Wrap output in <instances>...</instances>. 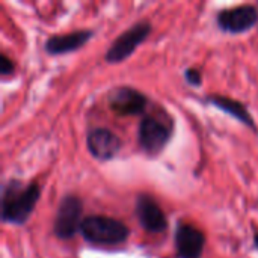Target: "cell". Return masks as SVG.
I'll use <instances>...</instances> for the list:
<instances>
[{
  "label": "cell",
  "mask_w": 258,
  "mask_h": 258,
  "mask_svg": "<svg viewBox=\"0 0 258 258\" xmlns=\"http://www.w3.org/2000/svg\"><path fill=\"white\" fill-rule=\"evenodd\" d=\"M41 189L36 183L23 186L20 181H9L2 195V219L9 224L21 225L33 212Z\"/></svg>",
  "instance_id": "cell-1"
},
{
  "label": "cell",
  "mask_w": 258,
  "mask_h": 258,
  "mask_svg": "<svg viewBox=\"0 0 258 258\" xmlns=\"http://www.w3.org/2000/svg\"><path fill=\"white\" fill-rule=\"evenodd\" d=\"M82 236L97 245H119L127 240L130 231L121 221L107 216H88L80 227Z\"/></svg>",
  "instance_id": "cell-2"
},
{
  "label": "cell",
  "mask_w": 258,
  "mask_h": 258,
  "mask_svg": "<svg viewBox=\"0 0 258 258\" xmlns=\"http://www.w3.org/2000/svg\"><path fill=\"white\" fill-rule=\"evenodd\" d=\"M151 32V26L148 21H141L135 26H132L130 29H127L125 32H122L109 47L104 59L109 63H118L125 60L135 50L138 45H141L147 36Z\"/></svg>",
  "instance_id": "cell-3"
},
{
  "label": "cell",
  "mask_w": 258,
  "mask_h": 258,
  "mask_svg": "<svg viewBox=\"0 0 258 258\" xmlns=\"http://www.w3.org/2000/svg\"><path fill=\"white\" fill-rule=\"evenodd\" d=\"M82 201L74 197L68 195L65 197L56 213L54 219V234L60 239H71L77 231H80L82 227Z\"/></svg>",
  "instance_id": "cell-4"
},
{
  "label": "cell",
  "mask_w": 258,
  "mask_h": 258,
  "mask_svg": "<svg viewBox=\"0 0 258 258\" xmlns=\"http://www.w3.org/2000/svg\"><path fill=\"white\" fill-rule=\"evenodd\" d=\"M171 136L169 127L159 118L145 116L139 125V144L148 154L160 153Z\"/></svg>",
  "instance_id": "cell-5"
},
{
  "label": "cell",
  "mask_w": 258,
  "mask_h": 258,
  "mask_svg": "<svg viewBox=\"0 0 258 258\" xmlns=\"http://www.w3.org/2000/svg\"><path fill=\"white\" fill-rule=\"evenodd\" d=\"M258 23V9L252 5H242L225 9L218 15V26L230 33H243Z\"/></svg>",
  "instance_id": "cell-6"
},
{
  "label": "cell",
  "mask_w": 258,
  "mask_h": 258,
  "mask_svg": "<svg viewBox=\"0 0 258 258\" xmlns=\"http://www.w3.org/2000/svg\"><path fill=\"white\" fill-rule=\"evenodd\" d=\"M147 104V98L142 92L128 88V86H119L115 88L109 94V106L113 112L122 116H132L139 115L144 112Z\"/></svg>",
  "instance_id": "cell-7"
},
{
  "label": "cell",
  "mask_w": 258,
  "mask_h": 258,
  "mask_svg": "<svg viewBox=\"0 0 258 258\" xmlns=\"http://www.w3.org/2000/svg\"><path fill=\"white\" fill-rule=\"evenodd\" d=\"M206 245L204 234L189 224H180L175 231V246L180 258H201Z\"/></svg>",
  "instance_id": "cell-8"
},
{
  "label": "cell",
  "mask_w": 258,
  "mask_h": 258,
  "mask_svg": "<svg viewBox=\"0 0 258 258\" xmlns=\"http://www.w3.org/2000/svg\"><path fill=\"white\" fill-rule=\"evenodd\" d=\"M89 153L98 160H110L121 148L119 138L107 128H95L86 138Z\"/></svg>",
  "instance_id": "cell-9"
},
{
  "label": "cell",
  "mask_w": 258,
  "mask_h": 258,
  "mask_svg": "<svg viewBox=\"0 0 258 258\" xmlns=\"http://www.w3.org/2000/svg\"><path fill=\"white\" fill-rule=\"evenodd\" d=\"M136 215L142 225L150 233H162L166 230L168 222L160 206L148 195H141L136 201Z\"/></svg>",
  "instance_id": "cell-10"
},
{
  "label": "cell",
  "mask_w": 258,
  "mask_h": 258,
  "mask_svg": "<svg viewBox=\"0 0 258 258\" xmlns=\"http://www.w3.org/2000/svg\"><path fill=\"white\" fill-rule=\"evenodd\" d=\"M92 36V30H76L65 35H54L45 42V51L50 54H65L79 50Z\"/></svg>",
  "instance_id": "cell-11"
},
{
  "label": "cell",
  "mask_w": 258,
  "mask_h": 258,
  "mask_svg": "<svg viewBox=\"0 0 258 258\" xmlns=\"http://www.w3.org/2000/svg\"><path fill=\"white\" fill-rule=\"evenodd\" d=\"M209 101L216 106L218 109L230 113L233 118L239 119L240 122H243L245 125L251 127V128H255V122L251 116V113L248 112L246 106L242 104L240 101L237 100H233V98H228V97H222V95H212L209 98Z\"/></svg>",
  "instance_id": "cell-12"
},
{
  "label": "cell",
  "mask_w": 258,
  "mask_h": 258,
  "mask_svg": "<svg viewBox=\"0 0 258 258\" xmlns=\"http://www.w3.org/2000/svg\"><path fill=\"white\" fill-rule=\"evenodd\" d=\"M184 79H186V82L189 83V85H192V86H200L201 85V74H200V71L198 70H195V68H189V70H186V73H184Z\"/></svg>",
  "instance_id": "cell-13"
},
{
  "label": "cell",
  "mask_w": 258,
  "mask_h": 258,
  "mask_svg": "<svg viewBox=\"0 0 258 258\" xmlns=\"http://www.w3.org/2000/svg\"><path fill=\"white\" fill-rule=\"evenodd\" d=\"M14 71V63H12V60L6 56V54H2L0 56V73L3 74V76H6V74H11Z\"/></svg>",
  "instance_id": "cell-14"
},
{
  "label": "cell",
  "mask_w": 258,
  "mask_h": 258,
  "mask_svg": "<svg viewBox=\"0 0 258 258\" xmlns=\"http://www.w3.org/2000/svg\"><path fill=\"white\" fill-rule=\"evenodd\" d=\"M254 245H255V248L258 249V233H255V236H254Z\"/></svg>",
  "instance_id": "cell-15"
}]
</instances>
